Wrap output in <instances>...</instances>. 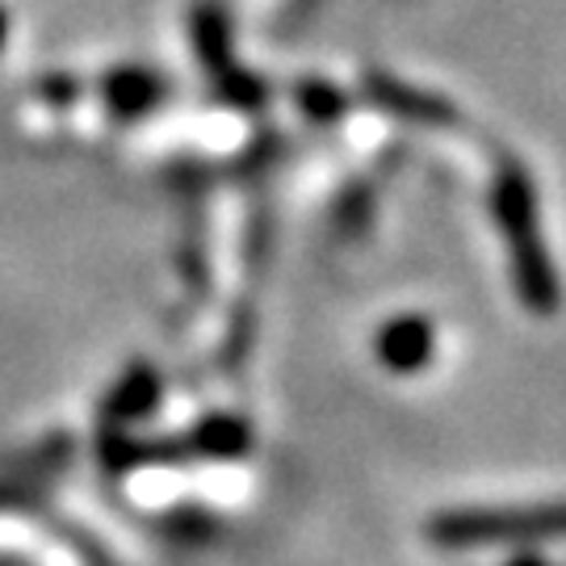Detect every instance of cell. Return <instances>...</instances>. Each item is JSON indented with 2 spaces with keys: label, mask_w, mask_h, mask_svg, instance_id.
<instances>
[{
  "label": "cell",
  "mask_w": 566,
  "mask_h": 566,
  "mask_svg": "<svg viewBox=\"0 0 566 566\" xmlns=\"http://www.w3.org/2000/svg\"><path fill=\"white\" fill-rule=\"evenodd\" d=\"M0 34H4V18H0Z\"/></svg>",
  "instance_id": "cell-1"
}]
</instances>
